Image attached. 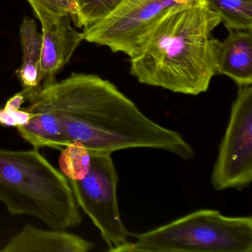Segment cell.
<instances>
[{"label":"cell","instance_id":"cell-1","mask_svg":"<svg viewBox=\"0 0 252 252\" xmlns=\"http://www.w3.org/2000/svg\"><path fill=\"white\" fill-rule=\"evenodd\" d=\"M22 93L28 103L23 109L32 116L17 129L33 148L63 150L79 142L91 155L150 148L184 160L194 157L179 132L153 122L116 85L97 75L73 73Z\"/></svg>","mask_w":252,"mask_h":252},{"label":"cell","instance_id":"cell-2","mask_svg":"<svg viewBox=\"0 0 252 252\" xmlns=\"http://www.w3.org/2000/svg\"><path fill=\"white\" fill-rule=\"evenodd\" d=\"M219 17L204 0L165 14L130 57V74L140 83L177 94L206 92L215 69L212 32Z\"/></svg>","mask_w":252,"mask_h":252},{"label":"cell","instance_id":"cell-3","mask_svg":"<svg viewBox=\"0 0 252 252\" xmlns=\"http://www.w3.org/2000/svg\"><path fill=\"white\" fill-rule=\"evenodd\" d=\"M0 201L14 216L33 217L52 229L82 222L68 179L38 149L0 148Z\"/></svg>","mask_w":252,"mask_h":252},{"label":"cell","instance_id":"cell-4","mask_svg":"<svg viewBox=\"0 0 252 252\" xmlns=\"http://www.w3.org/2000/svg\"><path fill=\"white\" fill-rule=\"evenodd\" d=\"M117 252H252V217L200 209L141 234Z\"/></svg>","mask_w":252,"mask_h":252},{"label":"cell","instance_id":"cell-5","mask_svg":"<svg viewBox=\"0 0 252 252\" xmlns=\"http://www.w3.org/2000/svg\"><path fill=\"white\" fill-rule=\"evenodd\" d=\"M68 181L78 206L98 228L108 252H116L127 243L129 232L119 213V176L111 155H91V169L86 177L82 181Z\"/></svg>","mask_w":252,"mask_h":252},{"label":"cell","instance_id":"cell-6","mask_svg":"<svg viewBox=\"0 0 252 252\" xmlns=\"http://www.w3.org/2000/svg\"><path fill=\"white\" fill-rule=\"evenodd\" d=\"M202 0H124L105 18L83 30L84 39L133 57L144 38L171 10Z\"/></svg>","mask_w":252,"mask_h":252},{"label":"cell","instance_id":"cell-7","mask_svg":"<svg viewBox=\"0 0 252 252\" xmlns=\"http://www.w3.org/2000/svg\"><path fill=\"white\" fill-rule=\"evenodd\" d=\"M252 181V87H239L211 175L217 191L247 188Z\"/></svg>","mask_w":252,"mask_h":252},{"label":"cell","instance_id":"cell-8","mask_svg":"<svg viewBox=\"0 0 252 252\" xmlns=\"http://www.w3.org/2000/svg\"><path fill=\"white\" fill-rule=\"evenodd\" d=\"M33 12L42 29L41 78L45 82L52 81L59 70L70 61L81 42L85 40L83 33L73 29L69 14L44 8Z\"/></svg>","mask_w":252,"mask_h":252},{"label":"cell","instance_id":"cell-9","mask_svg":"<svg viewBox=\"0 0 252 252\" xmlns=\"http://www.w3.org/2000/svg\"><path fill=\"white\" fill-rule=\"evenodd\" d=\"M215 44L216 73L228 76L239 87L252 84V30H228Z\"/></svg>","mask_w":252,"mask_h":252},{"label":"cell","instance_id":"cell-10","mask_svg":"<svg viewBox=\"0 0 252 252\" xmlns=\"http://www.w3.org/2000/svg\"><path fill=\"white\" fill-rule=\"evenodd\" d=\"M94 243L65 230H44L27 225L1 252H88Z\"/></svg>","mask_w":252,"mask_h":252},{"label":"cell","instance_id":"cell-11","mask_svg":"<svg viewBox=\"0 0 252 252\" xmlns=\"http://www.w3.org/2000/svg\"><path fill=\"white\" fill-rule=\"evenodd\" d=\"M20 42L23 48V63L18 77L24 89H34L42 82L40 57L42 35L39 33L33 20L25 17L20 26Z\"/></svg>","mask_w":252,"mask_h":252},{"label":"cell","instance_id":"cell-12","mask_svg":"<svg viewBox=\"0 0 252 252\" xmlns=\"http://www.w3.org/2000/svg\"><path fill=\"white\" fill-rule=\"evenodd\" d=\"M228 30H252V0H204Z\"/></svg>","mask_w":252,"mask_h":252},{"label":"cell","instance_id":"cell-13","mask_svg":"<svg viewBox=\"0 0 252 252\" xmlns=\"http://www.w3.org/2000/svg\"><path fill=\"white\" fill-rule=\"evenodd\" d=\"M91 166V153L81 143H71L62 150L59 158L60 171L70 181L83 180Z\"/></svg>","mask_w":252,"mask_h":252},{"label":"cell","instance_id":"cell-14","mask_svg":"<svg viewBox=\"0 0 252 252\" xmlns=\"http://www.w3.org/2000/svg\"><path fill=\"white\" fill-rule=\"evenodd\" d=\"M123 1L124 0H73L75 14L70 19L78 28L85 30L105 18Z\"/></svg>","mask_w":252,"mask_h":252},{"label":"cell","instance_id":"cell-15","mask_svg":"<svg viewBox=\"0 0 252 252\" xmlns=\"http://www.w3.org/2000/svg\"><path fill=\"white\" fill-rule=\"evenodd\" d=\"M33 11L36 9L50 10L54 12L67 14L71 17L75 14L73 0H27Z\"/></svg>","mask_w":252,"mask_h":252},{"label":"cell","instance_id":"cell-16","mask_svg":"<svg viewBox=\"0 0 252 252\" xmlns=\"http://www.w3.org/2000/svg\"><path fill=\"white\" fill-rule=\"evenodd\" d=\"M32 113L21 108L15 111H9L0 108V125L11 127L25 126L32 119Z\"/></svg>","mask_w":252,"mask_h":252},{"label":"cell","instance_id":"cell-17","mask_svg":"<svg viewBox=\"0 0 252 252\" xmlns=\"http://www.w3.org/2000/svg\"><path fill=\"white\" fill-rule=\"evenodd\" d=\"M26 102L25 96L23 93L20 92L16 94L14 96L8 100L4 108L9 111H15V110L21 109L22 105Z\"/></svg>","mask_w":252,"mask_h":252},{"label":"cell","instance_id":"cell-18","mask_svg":"<svg viewBox=\"0 0 252 252\" xmlns=\"http://www.w3.org/2000/svg\"></svg>","mask_w":252,"mask_h":252}]
</instances>
